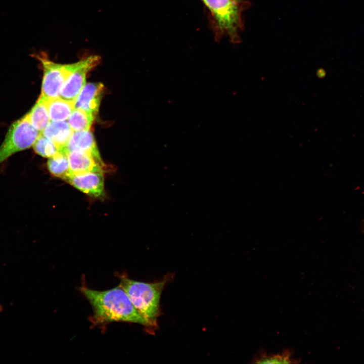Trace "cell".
Listing matches in <instances>:
<instances>
[{"mask_svg":"<svg viewBox=\"0 0 364 364\" xmlns=\"http://www.w3.org/2000/svg\"><path fill=\"white\" fill-rule=\"evenodd\" d=\"M73 132V131L66 120L50 121L41 132L44 136L56 144L59 152H63Z\"/></svg>","mask_w":364,"mask_h":364,"instance_id":"11","label":"cell"},{"mask_svg":"<svg viewBox=\"0 0 364 364\" xmlns=\"http://www.w3.org/2000/svg\"><path fill=\"white\" fill-rule=\"evenodd\" d=\"M81 291L92 305L97 322H125L139 324L150 329L147 320L136 309L120 285L105 291L86 287L82 288Z\"/></svg>","mask_w":364,"mask_h":364,"instance_id":"1","label":"cell"},{"mask_svg":"<svg viewBox=\"0 0 364 364\" xmlns=\"http://www.w3.org/2000/svg\"><path fill=\"white\" fill-rule=\"evenodd\" d=\"M73 151L88 154L101 165L105 166L93 133L88 130L73 131L70 140L62 152L68 154Z\"/></svg>","mask_w":364,"mask_h":364,"instance_id":"9","label":"cell"},{"mask_svg":"<svg viewBox=\"0 0 364 364\" xmlns=\"http://www.w3.org/2000/svg\"><path fill=\"white\" fill-rule=\"evenodd\" d=\"M65 180L89 196L101 198L105 195L103 172L71 173Z\"/></svg>","mask_w":364,"mask_h":364,"instance_id":"7","label":"cell"},{"mask_svg":"<svg viewBox=\"0 0 364 364\" xmlns=\"http://www.w3.org/2000/svg\"><path fill=\"white\" fill-rule=\"evenodd\" d=\"M46 102L51 121L66 120L75 109L74 101L65 100L61 97L46 99Z\"/></svg>","mask_w":364,"mask_h":364,"instance_id":"12","label":"cell"},{"mask_svg":"<svg viewBox=\"0 0 364 364\" xmlns=\"http://www.w3.org/2000/svg\"><path fill=\"white\" fill-rule=\"evenodd\" d=\"M50 172L55 176L65 180L71 173L67 154L59 152L50 157L47 162Z\"/></svg>","mask_w":364,"mask_h":364,"instance_id":"14","label":"cell"},{"mask_svg":"<svg viewBox=\"0 0 364 364\" xmlns=\"http://www.w3.org/2000/svg\"><path fill=\"white\" fill-rule=\"evenodd\" d=\"M104 90L101 82L85 84L75 100V108L82 109L96 116Z\"/></svg>","mask_w":364,"mask_h":364,"instance_id":"8","label":"cell"},{"mask_svg":"<svg viewBox=\"0 0 364 364\" xmlns=\"http://www.w3.org/2000/svg\"><path fill=\"white\" fill-rule=\"evenodd\" d=\"M1 307L0 306V311H1Z\"/></svg>","mask_w":364,"mask_h":364,"instance_id":"19","label":"cell"},{"mask_svg":"<svg viewBox=\"0 0 364 364\" xmlns=\"http://www.w3.org/2000/svg\"><path fill=\"white\" fill-rule=\"evenodd\" d=\"M40 133L32 126L27 114L13 122L0 146V164L15 153L33 146Z\"/></svg>","mask_w":364,"mask_h":364,"instance_id":"3","label":"cell"},{"mask_svg":"<svg viewBox=\"0 0 364 364\" xmlns=\"http://www.w3.org/2000/svg\"><path fill=\"white\" fill-rule=\"evenodd\" d=\"M32 126L41 132L51 120L46 99L40 96L31 110L26 114Z\"/></svg>","mask_w":364,"mask_h":364,"instance_id":"13","label":"cell"},{"mask_svg":"<svg viewBox=\"0 0 364 364\" xmlns=\"http://www.w3.org/2000/svg\"><path fill=\"white\" fill-rule=\"evenodd\" d=\"M95 117L82 109L75 108L67 122L73 131L88 130Z\"/></svg>","mask_w":364,"mask_h":364,"instance_id":"15","label":"cell"},{"mask_svg":"<svg viewBox=\"0 0 364 364\" xmlns=\"http://www.w3.org/2000/svg\"><path fill=\"white\" fill-rule=\"evenodd\" d=\"M252 362L256 363H296V359L291 358V352L286 350L276 354H267L261 352L254 356Z\"/></svg>","mask_w":364,"mask_h":364,"instance_id":"16","label":"cell"},{"mask_svg":"<svg viewBox=\"0 0 364 364\" xmlns=\"http://www.w3.org/2000/svg\"><path fill=\"white\" fill-rule=\"evenodd\" d=\"M234 1H235L237 2H239V3L241 2V0H234Z\"/></svg>","mask_w":364,"mask_h":364,"instance_id":"18","label":"cell"},{"mask_svg":"<svg viewBox=\"0 0 364 364\" xmlns=\"http://www.w3.org/2000/svg\"><path fill=\"white\" fill-rule=\"evenodd\" d=\"M34 57L40 62L43 69L40 96L46 100L60 97L64 83L77 67L79 61L69 64L56 63L50 60L44 52Z\"/></svg>","mask_w":364,"mask_h":364,"instance_id":"4","label":"cell"},{"mask_svg":"<svg viewBox=\"0 0 364 364\" xmlns=\"http://www.w3.org/2000/svg\"><path fill=\"white\" fill-rule=\"evenodd\" d=\"M67 157L72 173L104 171V167L86 153L73 151L67 154Z\"/></svg>","mask_w":364,"mask_h":364,"instance_id":"10","label":"cell"},{"mask_svg":"<svg viewBox=\"0 0 364 364\" xmlns=\"http://www.w3.org/2000/svg\"><path fill=\"white\" fill-rule=\"evenodd\" d=\"M100 60L99 56L92 55L79 61L78 66L64 83L60 92V97L75 101L85 84L87 73L99 64Z\"/></svg>","mask_w":364,"mask_h":364,"instance_id":"6","label":"cell"},{"mask_svg":"<svg viewBox=\"0 0 364 364\" xmlns=\"http://www.w3.org/2000/svg\"><path fill=\"white\" fill-rule=\"evenodd\" d=\"M167 275L160 281L146 283L131 280L123 276L120 286L127 294L131 302L149 324L150 329L157 327L160 314V300L165 285L172 278Z\"/></svg>","mask_w":364,"mask_h":364,"instance_id":"2","label":"cell"},{"mask_svg":"<svg viewBox=\"0 0 364 364\" xmlns=\"http://www.w3.org/2000/svg\"><path fill=\"white\" fill-rule=\"evenodd\" d=\"M33 148L37 154L47 158H50L59 152L56 144L41 132L34 143Z\"/></svg>","mask_w":364,"mask_h":364,"instance_id":"17","label":"cell"},{"mask_svg":"<svg viewBox=\"0 0 364 364\" xmlns=\"http://www.w3.org/2000/svg\"><path fill=\"white\" fill-rule=\"evenodd\" d=\"M213 15L218 28L234 42L242 26L241 8L234 0H202Z\"/></svg>","mask_w":364,"mask_h":364,"instance_id":"5","label":"cell"}]
</instances>
